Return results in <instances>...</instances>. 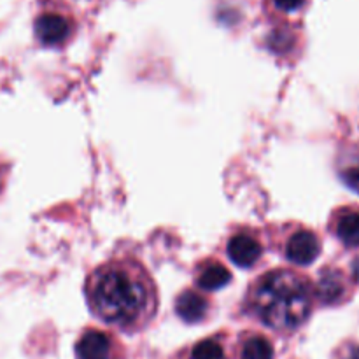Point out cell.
Returning <instances> with one entry per match:
<instances>
[{
  "instance_id": "obj_13",
  "label": "cell",
  "mask_w": 359,
  "mask_h": 359,
  "mask_svg": "<svg viewBox=\"0 0 359 359\" xmlns=\"http://www.w3.org/2000/svg\"><path fill=\"white\" fill-rule=\"evenodd\" d=\"M277 9L284 11V13H293L298 11L305 4V0H273Z\"/></svg>"
},
{
  "instance_id": "obj_9",
  "label": "cell",
  "mask_w": 359,
  "mask_h": 359,
  "mask_svg": "<svg viewBox=\"0 0 359 359\" xmlns=\"http://www.w3.org/2000/svg\"><path fill=\"white\" fill-rule=\"evenodd\" d=\"M273 344L263 333L242 332L238 337V358L241 359H273Z\"/></svg>"
},
{
  "instance_id": "obj_16",
  "label": "cell",
  "mask_w": 359,
  "mask_h": 359,
  "mask_svg": "<svg viewBox=\"0 0 359 359\" xmlns=\"http://www.w3.org/2000/svg\"><path fill=\"white\" fill-rule=\"evenodd\" d=\"M2 186H4V170L2 167H0V189H2Z\"/></svg>"
},
{
  "instance_id": "obj_7",
  "label": "cell",
  "mask_w": 359,
  "mask_h": 359,
  "mask_svg": "<svg viewBox=\"0 0 359 359\" xmlns=\"http://www.w3.org/2000/svg\"><path fill=\"white\" fill-rule=\"evenodd\" d=\"M37 41L48 48H60L74 34V23L62 13H42L34 25Z\"/></svg>"
},
{
  "instance_id": "obj_14",
  "label": "cell",
  "mask_w": 359,
  "mask_h": 359,
  "mask_svg": "<svg viewBox=\"0 0 359 359\" xmlns=\"http://www.w3.org/2000/svg\"><path fill=\"white\" fill-rule=\"evenodd\" d=\"M344 179L353 189L359 191V167H351L344 172Z\"/></svg>"
},
{
  "instance_id": "obj_2",
  "label": "cell",
  "mask_w": 359,
  "mask_h": 359,
  "mask_svg": "<svg viewBox=\"0 0 359 359\" xmlns=\"http://www.w3.org/2000/svg\"><path fill=\"white\" fill-rule=\"evenodd\" d=\"M244 309L272 332L290 335L309 321L314 309V290L307 276L293 269L262 273L248 287Z\"/></svg>"
},
{
  "instance_id": "obj_4",
  "label": "cell",
  "mask_w": 359,
  "mask_h": 359,
  "mask_svg": "<svg viewBox=\"0 0 359 359\" xmlns=\"http://www.w3.org/2000/svg\"><path fill=\"white\" fill-rule=\"evenodd\" d=\"M263 241L252 228H238L226 242V255L238 269H255L263 258Z\"/></svg>"
},
{
  "instance_id": "obj_15",
  "label": "cell",
  "mask_w": 359,
  "mask_h": 359,
  "mask_svg": "<svg viewBox=\"0 0 359 359\" xmlns=\"http://www.w3.org/2000/svg\"><path fill=\"white\" fill-rule=\"evenodd\" d=\"M353 272H354V279H356L358 283H359V258L354 259V263H353Z\"/></svg>"
},
{
  "instance_id": "obj_12",
  "label": "cell",
  "mask_w": 359,
  "mask_h": 359,
  "mask_svg": "<svg viewBox=\"0 0 359 359\" xmlns=\"http://www.w3.org/2000/svg\"><path fill=\"white\" fill-rule=\"evenodd\" d=\"M226 333H216L209 339L198 340L188 349V359H228Z\"/></svg>"
},
{
  "instance_id": "obj_3",
  "label": "cell",
  "mask_w": 359,
  "mask_h": 359,
  "mask_svg": "<svg viewBox=\"0 0 359 359\" xmlns=\"http://www.w3.org/2000/svg\"><path fill=\"white\" fill-rule=\"evenodd\" d=\"M279 252L297 266L312 265L321 255V241L304 226H283L279 231Z\"/></svg>"
},
{
  "instance_id": "obj_1",
  "label": "cell",
  "mask_w": 359,
  "mask_h": 359,
  "mask_svg": "<svg viewBox=\"0 0 359 359\" xmlns=\"http://www.w3.org/2000/svg\"><path fill=\"white\" fill-rule=\"evenodd\" d=\"M84 298L98 321L125 333L146 330L160 305L156 283L133 256H118L91 270Z\"/></svg>"
},
{
  "instance_id": "obj_6",
  "label": "cell",
  "mask_w": 359,
  "mask_h": 359,
  "mask_svg": "<svg viewBox=\"0 0 359 359\" xmlns=\"http://www.w3.org/2000/svg\"><path fill=\"white\" fill-rule=\"evenodd\" d=\"M175 314L188 325H200L214 314V302L203 291L184 287L175 298Z\"/></svg>"
},
{
  "instance_id": "obj_5",
  "label": "cell",
  "mask_w": 359,
  "mask_h": 359,
  "mask_svg": "<svg viewBox=\"0 0 359 359\" xmlns=\"http://www.w3.org/2000/svg\"><path fill=\"white\" fill-rule=\"evenodd\" d=\"M118 340L112 333L98 328H84L76 342L77 359H118L119 356Z\"/></svg>"
},
{
  "instance_id": "obj_10",
  "label": "cell",
  "mask_w": 359,
  "mask_h": 359,
  "mask_svg": "<svg viewBox=\"0 0 359 359\" xmlns=\"http://www.w3.org/2000/svg\"><path fill=\"white\" fill-rule=\"evenodd\" d=\"M344 294H346V280H344L342 272L335 269L323 270L319 276L316 297L325 305H335L342 302Z\"/></svg>"
},
{
  "instance_id": "obj_8",
  "label": "cell",
  "mask_w": 359,
  "mask_h": 359,
  "mask_svg": "<svg viewBox=\"0 0 359 359\" xmlns=\"http://www.w3.org/2000/svg\"><path fill=\"white\" fill-rule=\"evenodd\" d=\"M231 270L216 258H205L196 263L195 284L203 293H214L231 284Z\"/></svg>"
},
{
  "instance_id": "obj_11",
  "label": "cell",
  "mask_w": 359,
  "mask_h": 359,
  "mask_svg": "<svg viewBox=\"0 0 359 359\" xmlns=\"http://www.w3.org/2000/svg\"><path fill=\"white\" fill-rule=\"evenodd\" d=\"M337 238L347 248H359V210L342 209L335 214L332 223Z\"/></svg>"
}]
</instances>
